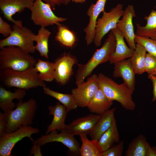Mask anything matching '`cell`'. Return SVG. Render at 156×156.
<instances>
[{
	"instance_id": "1",
	"label": "cell",
	"mask_w": 156,
	"mask_h": 156,
	"mask_svg": "<svg viewBox=\"0 0 156 156\" xmlns=\"http://www.w3.org/2000/svg\"><path fill=\"white\" fill-rule=\"evenodd\" d=\"M116 40L112 31L102 47L96 50L86 64H77L78 69L75 77V84L77 86L84 81L93 70L100 64L110 61L116 47Z\"/></svg>"
},
{
	"instance_id": "2",
	"label": "cell",
	"mask_w": 156,
	"mask_h": 156,
	"mask_svg": "<svg viewBox=\"0 0 156 156\" xmlns=\"http://www.w3.org/2000/svg\"><path fill=\"white\" fill-rule=\"evenodd\" d=\"M0 79L2 84L8 88L15 87L27 90L46 86L45 82L39 78L34 66L23 71L0 70Z\"/></svg>"
},
{
	"instance_id": "3",
	"label": "cell",
	"mask_w": 156,
	"mask_h": 156,
	"mask_svg": "<svg viewBox=\"0 0 156 156\" xmlns=\"http://www.w3.org/2000/svg\"><path fill=\"white\" fill-rule=\"evenodd\" d=\"M98 80L100 89L109 100L117 101L127 110L135 109L136 105L132 98L133 92L125 83L118 84L102 73L98 75Z\"/></svg>"
},
{
	"instance_id": "4",
	"label": "cell",
	"mask_w": 156,
	"mask_h": 156,
	"mask_svg": "<svg viewBox=\"0 0 156 156\" xmlns=\"http://www.w3.org/2000/svg\"><path fill=\"white\" fill-rule=\"evenodd\" d=\"M37 61L29 53L17 47H6L0 51V70L23 71L34 66Z\"/></svg>"
},
{
	"instance_id": "5",
	"label": "cell",
	"mask_w": 156,
	"mask_h": 156,
	"mask_svg": "<svg viewBox=\"0 0 156 156\" xmlns=\"http://www.w3.org/2000/svg\"><path fill=\"white\" fill-rule=\"evenodd\" d=\"M15 109L5 114L7 120L5 133L13 132L23 126H31L37 108L36 101L31 98L27 101H19Z\"/></svg>"
},
{
	"instance_id": "6",
	"label": "cell",
	"mask_w": 156,
	"mask_h": 156,
	"mask_svg": "<svg viewBox=\"0 0 156 156\" xmlns=\"http://www.w3.org/2000/svg\"><path fill=\"white\" fill-rule=\"evenodd\" d=\"M12 31L8 37L0 40V49L6 47H18L26 52L34 53L35 51V41L36 35L25 27H21L14 24Z\"/></svg>"
},
{
	"instance_id": "7",
	"label": "cell",
	"mask_w": 156,
	"mask_h": 156,
	"mask_svg": "<svg viewBox=\"0 0 156 156\" xmlns=\"http://www.w3.org/2000/svg\"><path fill=\"white\" fill-rule=\"evenodd\" d=\"M123 5L121 4H117L112 8L109 12H103L101 18L96 21L95 25V33L93 40L96 47L101 46L102 39L108 32L116 27L117 23L122 16L124 12Z\"/></svg>"
},
{
	"instance_id": "8",
	"label": "cell",
	"mask_w": 156,
	"mask_h": 156,
	"mask_svg": "<svg viewBox=\"0 0 156 156\" xmlns=\"http://www.w3.org/2000/svg\"><path fill=\"white\" fill-rule=\"evenodd\" d=\"M39 129L31 126H23L16 130L6 133L0 137V156H11V151L15 144L25 137L33 142L31 137L34 134L39 132Z\"/></svg>"
},
{
	"instance_id": "9",
	"label": "cell",
	"mask_w": 156,
	"mask_h": 156,
	"mask_svg": "<svg viewBox=\"0 0 156 156\" xmlns=\"http://www.w3.org/2000/svg\"><path fill=\"white\" fill-rule=\"evenodd\" d=\"M48 4L42 0H35L30 10L31 19L34 25L46 27L66 20L67 18L55 15Z\"/></svg>"
},
{
	"instance_id": "10",
	"label": "cell",
	"mask_w": 156,
	"mask_h": 156,
	"mask_svg": "<svg viewBox=\"0 0 156 156\" xmlns=\"http://www.w3.org/2000/svg\"><path fill=\"white\" fill-rule=\"evenodd\" d=\"M100 87L98 75L93 74L88 77L86 81L81 83L71 90L78 107H87L90 100Z\"/></svg>"
},
{
	"instance_id": "11",
	"label": "cell",
	"mask_w": 156,
	"mask_h": 156,
	"mask_svg": "<svg viewBox=\"0 0 156 156\" xmlns=\"http://www.w3.org/2000/svg\"><path fill=\"white\" fill-rule=\"evenodd\" d=\"M55 64L54 80L59 85L68 82L73 74V66L78 64L77 58L70 53H64L57 57Z\"/></svg>"
},
{
	"instance_id": "12",
	"label": "cell",
	"mask_w": 156,
	"mask_h": 156,
	"mask_svg": "<svg viewBox=\"0 0 156 156\" xmlns=\"http://www.w3.org/2000/svg\"><path fill=\"white\" fill-rule=\"evenodd\" d=\"M53 142L62 144L67 147L69 152L73 155H80L79 143L74 135L66 132H61L58 133L57 130H54L33 141V143L39 144L41 146Z\"/></svg>"
},
{
	"instance_id": "13",
	"label": "cell",
	"mask_w": 156,
	"mask_h": 156,
	"mask_svg": "<svg viewBox=\"0 0 156 156\" xmlns=\"http://www.w3.org/2000/svg\"><path fill=\"white\" fill-rule=\"evenodd\" d=\"M35 0H0V9L8 21L22 27V20H15L12 16L17 13L21 12L25 9L30 10Z\"/></svg>"
},
{
	"instance_id": "14",
	"label": "cell",
	"mask_w": 156,
	"mask_h": 156,
	"mask_svg": "<svg viewBox=\"0 0 156 156\" xmlns=\"http://www.w3.org/2000/svg\"><path fill=\"white\" fill-rule=\"evenodd\" d=\"M135 16L133 6L129 5L124 11L122 18L119 20L116 25V27L123 34L129 47L134 50L136 47L135 41L136 34L134 32L132 20Z\"/></svg>"
},
{
	"instance_id": "15",
	"label": "cell",
	"mask_w": 156,
	"mask_h": 156,
	"mask_svg": "<svg viewBox=\"0 0 156 156\" xmlns=\"http://www.w3.org/2000/svg\"><path fill=\"white\" fill-rule=\"evenodd\" d=\"M100 117V115L90 114L73 120L66 125L61 132L68 133L74 136L81 134H89Z\"/></svg>"
},
{
	"instance_id": "16",
	"label": "cell",
	"mask_w": 156,
	"mask_h": 156,
	"mask_svg": "<svg viewBox=\"0 0 156 156\" xmlns=\"http://www.w3.org/2000/svg\"><path fill=\"white\" fill-rule=\"evenodd\" d=\"M107 0H97L95 4L92 3L88 8L87 14L89 17V23L84 29L85 33V40L87 46L93 41L95 33V25L98 16L104 11Z\"/></svg>"
},
{
	"instance_id": "17",
	"label": "cell",
	"mask_w": 156,
	"mask_h": 156,
	"mask_svg": "<svg viewBox=\"0 0 156 156\" xmlns=\"http://www.w3.org/2000/svg\"><path fill=\"white\" fill-rule=\"evenodd\" d=\"M114 64L113 76L115 78L121 77L128 87L133 92L135 82L136 74L130 59L116 62Z\"/></svg>"
},
{
	"instance_id": "18",
	"label": "cell",
	"mask_w": 156,
	"mask_h": 156,
	"mask_svg": "<svg viewBox=\"0 0 156 156\" xmlns=\"http://www.w3.org/2000/svg\"><path fill=\"white\" fill-rule=\"evenodd\" d=\"M26 94V90L17 88L14 92L6 90L1 84L0 86V107L5 114H8L16 107L13 101L22 100Z\"/></svg>"
},
{
	"instance_id": "19",
	"label": "cell",
	"mask_w": 156,
	"mask_h": 156,
	"mask_svg": "<svg viewBox=\"0 0 156 156\" xmlns=\"http://www.w3.org/2000/svg\"><path fill=\"white\" fill-rule=\"evenodd\" d=\"M111 31L114 35L116 40L115 51L109 61L111 64L131 57L133 55L134 50L128 47L126 44L124 37L122 33L116 27Z\"/></svg>"
},
{
	"instance_id": "20",
	"label": "cell",
	"mask_w": 156,
	"mask_h": 156,
	"mask_svg": "<svg viewBox=\"0 0 156 156\" xmlns=\"http://www.w3.org/2000/svg\"><path fill=\"white\" fill-rule=\"evenodd\" d=\"M48 109L49 114L53 115V119L51 123L47 127L45 134L54 130H62L65 127V120L67 112L65 107L59 102L53 106H49Z\"/></svg>"
},
{
	"instance_id": "21",
	"label": "cell",
	"mask_w": 156,
	"mask_h": 156,
	"mask_svg": "<svg viewBox=\"0 0 156 156\" xmlns=\"http://www.w3.org/2000/svg\"><path fill=\"white\" fill-rule=\"evenodd\" d=\"M116 107L109 109L100 115V117L89 134L91 140L99 141L102 134L112 125L115 118Z\"/></svg>"
},
{
	"instance_id": "22",
	"label": "cell",
	"mask_w": 156,
	"mask_h": 156,
	"mask_svg": "<svg viewBox=\"0 0 156 156\" xmlns=\"http://www.w3.org/2000/svg\"><path fill=\"white\" fill-rule=\"evenodd\" d=\"M113 104V101L109 100L100 88L87 107L91 112L101 115L109 110Z\"/></svg>"
},
{
	"instance_id": "23",
	"label": "cell",
	"mask_w": 156,
	"mask_h": 156,
	"mask_svg": "<svg viewBox=\"0 0 156 156\" xmlns=\"http://www.w3.org/2000/svg\"><path fill=\"white\" fill-rule=\"evenodd\" d=\"M155 7V10L152 9L148 16L144 17L146 21L145 26H141L138 23L136 24V35L156 40V6Z\"/></svg>"
},
{
	"instance_id": "24",
	"label": "cell",
	"mask_w": 156,
	"mask_h": 156,
	"mask_svg": "<svg viewBox=\"0 0 156 156\" xmlns=\"http://www.w3.org/2000/svg\"><path fill=\"white\" fill-rule=\"evenodd\" d=\"M150 146L145 137L140 134L130 143L124 154L126 156H146Z\"/></svg>"
},
{
	"instance_id": "25",
	"label": "cell",
	"mask_w": 156,
	"mask_h": 156,
	"mask_svg": "<svg viewBox=\"0 0 156 156\" xmlns=\"http://www.w3.org/2000/svg\"><path fill=\"white\" fill-rule=\"evenodd\" d=\"M82 144L80 152L81 156H103V152L99 141L88 139L84 134L79 135Z\"/></svg>"
},
{
	"instance_id": "26",
	"label": "cell",
	"mask_w": 156,
	"mask_h": 156,
	"mask_svg": "<svg viewBox=\"0 0 156 156\" xmlns=\"http://www.w3.org/2000/svg\"><path fill=\"white\" fill-rule=\"evenodd\" d=\"M120 135L115 118L110 127L101 135L99 142L103 152L119 142Z\"/></svg>"
},
{
	"instance_id": "27",
	"label": "cell",
	"mask_w": 156,
	"mask_h": 156,
	"mask_svg": "<svg viewBox=\"0 0 156 156\" xmlns=\"http://www.w3.org/2000/svg\"><path fill=\"white\" fill-rule=\"evenodd\" d=\"M34 67L38 73L39 78L42 81L51 82L54 80L55 68L54 62L44 61L38 59Z\"/></svg>"
},
{
	"instance_id": "28",
	"label": "cell",
	"mask_w": 156,
	"mask_h": 156,
	"mask_svg": "<svg viewBox=\"0 0 156 156\" xmlns=\"http://www.w3.org/2000/svg\"><path fill=\"white\" fill-rule=\"evenodd\" d=\"M146 52L143 45L136 43L134 53L130 58L136 74L141 75L145 72L144 64Z\"/></svg>"
},
{
	"instance_id": "29",
	"label": "cell",
	"mask_w": 156,
	"mask_h": 156,
	"mask_svg": "<svg viewBox=\"0 0 156 156\" xmlns=\"http://www.w3.org/2000/svg\"><path fill=\"white\" fill-rule=\"evenodd\" d=\"M51 34V32L45 27H41L36 35L35 40L36 42V51H38L41 57L47 59L48 58V41Z\"/></svg>"
},
{
	"instance_id": "30",
	"label": "cell",
	"mask_w": 156,
	"mask_h": 156,
	"mask_svg": "<svg viewBox=\"0 0 156 156\" xmlns=\"http://www.w3.org/2000/svg\"><path fill=\"white\" fill-rule=\"evenodd\" d=\"M56 25L58 31L55 36V40L64 46L73 47L77 41L75 34L66 26L60 23Z\"/></svg>"
},
{
	"instance_id": "31",
	"label": "cell",
	"mask_w": 156,
	"mask_h": 156,
	"mask_svg": "<svg viewBox=\"0 0 156 156\" xmlns=\"http://www.w3.org/2000/svg\"><path fill=\"white\" fill-rule=\"evenodd\" d=\"M43 89L45 94L54 98L64 105L66 107L67 113L78 107L71 94L61 93L52 90L46 86Z\"/></svg>"
},
{
	"instance_id": "32",
	"label": "cell",
	"mask_w": 156,
	"mask_h": 156,
	"mask_svg": "<svg viewBox=\"0 0 156 156\" xmlns=\"http://www.w3.org/2000/svg\"><path fill=\"white\" fill-rule=\"evenodd\" d=\"M135 41V43H139L141 44L148 53L156 57V40L136 35Z\"/></svg>"
},
{
	"instance_id": "33",
	"label": "cell",
	"mask_w": 156,
	"mask_h": 156,
	"mask_svg": "<svg viewBox=\"0 0 156 156\" xmlns=\"http://www.w3.org/2000/svg\"><path fill=\"white\" fill-rule=\"evenodd\" d=\"M144 71L148 75L156 76V57L148 53L145 57Z\"/></svg>"
},
{
	"instance_id": "34",
	"label": "cell",
	"mask_w": 156,
	"mask_h": 156,
	"mask_svg": "<svg viewBox=\"0 0 156 156\" xmlns=\"http://www.w3.org/2000/svg\"><path fill=\"white\" fill-rule=\"evenodd\" d=\"M124 142L122 141H119L116 144L104 151L103 156H121L124 149Z\"/></svg>"
},
{
	"instance_id": "35",
	"label": "cell",
	"mask_w": 156,
	"mask_h": 156,
	"mask_svg": "<svg viewBox=\"0 0 156 156\" xmlns=\"http://www.w3.org/2000/svg\"><path fill=\"white\" fill-rule=\"evenodd\" d=\"M12 31V29L11 25L0 16V33L6 38L10 36Z\"/></svg>"
},
{
	"instance_id": "36",
	"label": "cell",
	"mask_w": 156,
	"mask_h": 156,
	"mask_svg": "<svg viewBox=\"0 0 156 156\" xmlns=\"http://www.w3.org/2000/svg\"><path fill=\"white\" fill-rule=\"evenodd\" d=\"M7 125V120L5 114L0 112V137L5 134Z\"/></svg>"
},
{
	"instance_id": "37",
	"label": "cell",
	"mask_w": 156,
	"mask_h": 156,
	"mask_svg": "<svg viewBox=\"0 0 156 156\" xmlns=\"http://www.w3.org/2000/svg\"><path fill=\"white\" fill-rule=\"evenodd\" d=\"M44 2L50 5L51 8L54 9L56 6H60L62 4L67 5L70 3V0H43Z\"/></svg>"
},
{
	"instance_id": "38",
	"label": "cell",
	"mask_w": 156,
	"mask_h": 156,
	"mask_svg": "<svg viewBox=\"0 0 156 156\" xmlns=\"http://www.w3.org/2000/svg\"><path fill=\"white\" fill-rule=\"evenodd\" d=\"M30 151V156L33 155L34 156H42L41 152V146L39 144L33 143Z\"/></svg>"
},
{
	"instance_id": "39",
	"label": "cell",
	"mask_w": 156,
	"mask_h": 156,
	"mask_svg": "<svg viewBox=\"0 0 156 156\" xmlns=\"http://www.w3.org/2000/svg\"><path fill=\"white\" fill-rule=\"evenodd\" d=\"M148 77L151 80L153 84V96L152 102H153L156 101V76L149 74Z\"/></svg>"
},
{
	"instance_id": "40",
	"label": "cell",
	"mask_w": 156,
	"mask_h": 156,
	"mask_svg": "<svg viewBox=\"0 0 156 156\" xmlns=\"http://www.w3.org/2000/svg\"><path fill=\"white\" fill-rule=\"evenodd\" d=\"M146 156H156V146H150L147 151Z\"/></svg>"
},
{
	"instance_id": "41",
	"label": "cell",
	"mask_w": 156,
	"mask_h": 156,
	"mask_svg": "<svg viewBox=\"0 0 156 156\" xmlns=\"http://www.w3.org/2000/svg\"><path fill=\"white\" fill-rule=\"evenodd\" d=\"M76 3H82L85 2L86 0H70Z\"/></svg>"
}]
</instances>
